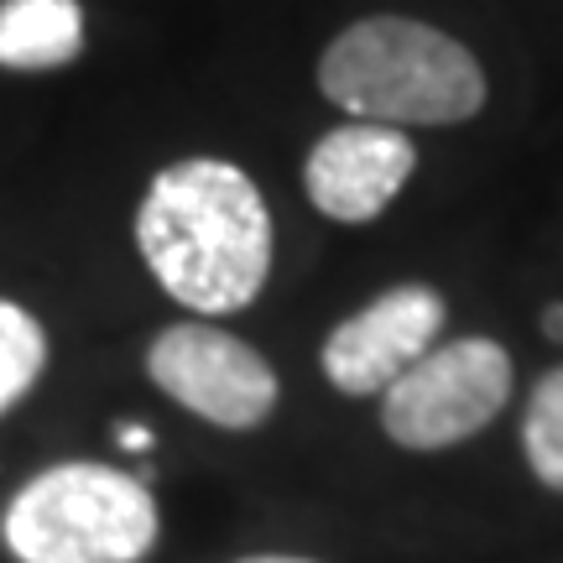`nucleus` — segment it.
Here are the masks:
<instances>
[{"instance_id": "nucleus-10", "label": "nucleus", "mask_w": 563, "mask_h": 563, "mask_svg": "<svg viewBox=\"0 0 563 563\" xmlns=\"http://www.w3.org/2000/svg\"><path fill=\"white\" fill-rule=\"evenodd\" d=\"M522 449L532 475L553 490H563V365L548 371L543 382L532 386L522 412Z\"/></svg>"}, {"instance_id": "nucleus-5", "label": "nucleus", "mask_w": 563, "mask_h": 563, "mask_svg": "<svg viewBox=\"0 0 563 563\" xmlns=\"http://www.w3.org/2000/svg\"><path fill=\"white\" fill-rule=\"evenodd\" d=\"M146 376L194 418L230 433H251L277 412V371L262 350L199 319L162 329L146 350Z\"/></svg>"}, {"instance_id": "nucleus-2", "label": "nucleus", "mask_w": 563, "mask_h": 563, "mask_svg": "<svg viewBox=\"0 0 563 563\" xmlns=\"http://www.w3.org/2000/svg\"><path fill=\"white\" fill-rule=\"evenodd\" d=\"M323 100L376 125H460L485 104L475 53L449 32L407 16L344 26L319 58Z\"/></svg>"}, {"instance_id": "nucleus-1", "label": "nucleus", "mask_w": 563, "mask_h": 563, "mask_svg": "<svg viewBox=\"0 0 563 563\" xmlns=\"http://www.w3.org/2000/svg\"><path fill=\"white\" fill-rule=\"evenodd\" d=\"M136 251L162 292L188 313H241L262 298L272 272V214L262 188L235 162H173L136 209Z\"/></svg>"}, {"instance_id": "nucleus-4", "label": "nucleus", "mask_w": 563, "mask_h": 563, "mask_svg": "<svg viewBox=\"0 0 563 563\" xmlns=\"http://www.w3.org/2000/svg\"><path fill=\"white\" fill-rule=\"evenodd\" d=\"M511 402V355L496 340L433 344L402 382L382 391V428L391 443L433 454L475 439Z\"/></svg>"}, {"instance_id": "nucleus-13", "label": "nucleus", "mask_w": 563, "mask_h": 563, "mask_svg": "<svg viewBox=\"0 0 563 563\" xmlns=\"http://www.w3.org/2000/svg\"><path fill=\"white\" fill-rule=\"evenodd\" d=\"M235 563H313V559H292V553H256V559H235Z\"/></svg>"}, {"instance_id": "nucleus-8", "label": "nucleus", "mask_w": 563, "mask_h": 563, "mask_svg": "<svg viewBox=\"0 0 563 563\" xmlns=\"http://www.w3.org/2000/svg\"><path fill=\"white\" fill-rule=\"evenodd\" d=\"M84 53L79 0H0V68L42 74Z\"/></svg>"}, {"instance_id": "nucleus-7", "label": "nucleus", "mask_w": 563, "mask_h": 563, "mask_svg": "<svg viewBox=\"0 0 563 563\" xmlns=\"http://www.w3.org/2000/svg\"><path fill=\"white\" fill-rule=\"evenodd\" d=\"M418 167V146L397 125L350 121L313 141L302 162V188L319 214L340 224H371L386 214V203L402 194V183Z\"/></svg>"}, {"instance_id": "nucleus-9", "label": "nucleus", "mask_w": 563, "mask_h": 563, "mask_svg": "<svg viewBox=\"0 0 563 563\" xmlns=\"http://www.w3.org/2000/svg\"><path fill=\"white\" fill-rule=\"evenodd\" d=\"M47 371V329L21 302L0 298V418L42 382Z\"/></svg>"}, {"instance_id": "nucleus-3", "label": "nucleus", "mask_w": 563, "mask_h": 563, "mask_svg": "<svg viewBox=\"0 0 563 563\" xmlns=\"http://www.w3.org/2000/svg\"><path fill=\"white\" fill-rule=\"evenodd\" d=\"M157 532L146 481L89 460L32 475L0 511V538L21 563H141Z\"/></svg>"}, {"instance_id": "nucleus-6", "label": "nucleus", "mask_w": 563, "mask_h": 563, "mask_svg": "<svg viewBox=\"0 0 563 563\" xmlns=\"http://www.w3.org/2000/svg\"><path fill=\"white\" fill-rule=\"evenodd\" d=\"M443 329V298L422 282H402L365 302L355 319H344L323 340V376L340 386L344 397H382L391 382L439 344Z\"/></svg>"}, {"instance_id": "nucleus-11", "label": "nucleus", "mask_w": 563, "mask_h": 563, "mask_svg": "<svg viewBox=\"0 0 563 563\" xmlns=\"http://www.w3.org/2000/svg\"><path fill=\"white\" fill-rule=\"evenodd\" d=\"M115 439H121V449H131V454H146L152 449V428H141V422H131V428H115Z\"/></svg>"}, {"instance_id": "nucleus-12", "label": "nucleus", "mask_w": 563, "mask_h": 563, "mask_svg": "<svg viewBox=\"0 0 563 563\" xmlns=\"http://www.w3.org/2000/svg\"><path fill=\"white\" fill-rule=\"evenodd\" d=\"M543 334L553 344H563V302H548L543 308Z\"/></svg>"}]
</instances>
